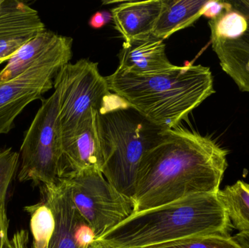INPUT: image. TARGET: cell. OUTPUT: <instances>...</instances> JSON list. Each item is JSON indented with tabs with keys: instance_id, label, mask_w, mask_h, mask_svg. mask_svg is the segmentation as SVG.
<instances>
[{
	"instance_id": "obj_18",
	"label": "cell",
	"mask_w": 249,
	"mask_h": 248,
	"mask_svg": "<svg viewBox=\"0 0 249 248\" xmlns=\"http://www.w3.org/2000/svg\"><path fill=\"white\" fill-rule=\"evenodd\" d=\"M152 248H241L228 236L206 235L190 237Z\"/></svg>"
},
{
	"instance_id": "obj_1",
	"label": "cell",
	"mask_w": 249,
	"mask_h": 248,
	"mask_svg": "<svg viewBox=\"0 0 249 248\" xmlns=\"http://www.w3.org/2000/svg\"><path fill=\"white\" fill-rule=\"evenodd\" d=\"M228 151L214 140L178 126L162 131L141 161L135 214L198 194L218 193Z\"/></svg>"
},
{
	"instance_id": "obj_8",
	"label": "cell",
	"mask_w": 249,
	"mask_h": 248,
	"mask_svg": "<svg viewBox=\"0 0 249 248\" xmlns=\"http://www.w3.org/2000/svg\"><path fill=\"white\" fill-rule=\"evenodd\" d=\"M72 42L71 38L59 35L55 43L24 73L0 83V135L8 133L25 107L42 99V95L54 87L58 71L72 56Z\"/></svg>"
},
{
	"instance_id": "obj_16",
	"label": "cell",
	"mask_w": 249,
	"mask_h": 248,
	"mask_svg": "<svg viewBox=\"0 0 249 248\" xmlns=\"http://www.w3.org/2000/svg\"><path fill=\"white\" fill-rule=\"evenodd\" d=\"M59 35L45 30L26 42L0 71V83L10 81L24 73L58 39Z\"/></svg>"
},
{
	"instance_id": "obj_3",
	"label": "cell",
	"mask_w": 249,
	"mask_h": 248,
	"mask_svg": "<svg viewBox=\"0 0 249 248\" xmlns=\"http://www.w3.org/2000/svg\"><path fill=\"white\" fill-rule=\"evenodd\" d=\"M105 78L111 92L163 131L180 125L192 111L216 92L210 68L202 65L175 66L147 77L117 69Z\"/></svg>"
},
{
	"instance_id": "obj_27",
	"label": "cell",
	"mask_w": 249,
	"mask_h": 248,
	"mask_svg": "<svg viewBox=\"0 0 249 248\" xmlns=\"http://www.w3.org/2000/svg\"><path fill=\"white\" fill-rule=\"evenodd\" d=\"M247 1V4H249V0H246Z\"/></svg>"
},
{
	"instance_id": "obj_26",
	"label": "cell",
	"mask_w": 249,
	"mask_h": 248,
	"mask_svg": "<svg viewBox=\"0 0 249 248\" xmlns=\"http://www.w3.org/2000/svg\"><path fill=\"white\" fill-rule=\"evenodd\" d=\"M16 248V247L13 240L10 241L8 238H7V240L4 241V244H3L2 248Z\"/></svg>"
},
{
	"instance_id": "obj_12",
	"label": "cell",
	"mask_w": 249,
	"mask_h": 248,
	"mask_svg": "<svg viewBox=\"0 0 249 248\" xmlns=\"http://www.w3.org/2000/svg\"><path fill=\"white\" fill-rule=\"evenodd\" d=\"M174 66L167 57L163 40L150 34L124 41L117 69L124 74L147 77L165 72Z\"/></svg>"
},
{
	"instance_id": "obj_22",
	"label": "cell",
	"mask_w": 249,
	"mask_h": 248,
	"mask_svg": "<svg viewBox=\"0 0 249 248\" xmlns=\"http://www.w3.org/2000/svg\"><path fill=\"white\" fill-rule=\"evenodd\" d=\"M13 243L16 248H27L29 243V236L27 232L24 230H20L18 232L15 234L13 238Z\"/></svg>"
},
{
	"instance_id": "obj_19",
	"label": "cell",
	"mask_w": 249,
	"mask_h": 248,
	"mask_svg": "<svg viewBox=\"0 0 249 248\" xmlns=\"http://www.w3.org/2000/svg\"><path fill=\"white\" fill-rule=\"evenodd\" d=\"M19 157L11 148L0 151V205L5 203L7 189L18 167Z\"/></svg>"
},
{
	"instance_id": "obj_9",
	"label": "cell",
	"mask_w": 249,
	"mask_h": 248,
	"mask_svg": "<svg viewBox=\"0 0 249 248\" xmlns=\"http://www.w3.org/2000/svg\"><path fill=\"white\" fill-rule=\"evenodd\" d=\"M64 180L76 210L96 240L135 214L133 198L119 192L102 172H87Z\"/></svg>"
},
{
	"instance_id": "obj_7",
	"label": "cell",
	"mask_w": 249,
	"mask_h": 248,
	"mask_svg": "<svg viewBox=\"0 0 249 248\" xmlns=\"http://www.w3.org/2000/svg\"><path fill=\"white\" fill-rule=\"evenodd\" d=\"M59 94L55 90L48 99H42L32 125L20 147L19 182L31 181L35 185H51L61 180V138L58 128Z\"/></svg>"
},
{
	"instance_id": "obj_24",
	"label": "cell",
	"mask_w": 249,
	"mask_h": 248,
	"mask_svg": "<svg viewBox=\"0 0 249 248\" xmlns=\"http://www.w3.org/2000/svg\"><path fill=\"white\" fill-rule=\"evenodd\" d=\"M106 24V21H105V17H104L102 12H97V13H95L90 18V21H89V25L93 29H101Z\"/></svg>"
},
{
	"instance_id": "obj_11",
	"label": "cell",
	"mask_w": 249,
	"mask_h": 248,
	"mask_svg": "<svg viewBox=\"0 0 249 248\" xmlns=\"http://www.w3.org/2000/svg\"><path fill=\"white\" fill-rule=\"evenodd\" d=\"M96 112L74 138L61 148V179L87 172L102 173L103 158L96 128Z\"/></svg>"
},
{
	"instance_id": "obj_20",
	"label": "cell",
	"mask_w": 249,
	"mask_h": 248,
	"mask_svg": "<svg viewBox=\"0 0 249 248\" xmlns=\"http://www.w3.org/2000/svg\"><path fill=\"white\" fill-rule=\"evenodd\" d=\"M35 36H16L0 39V64L9 61L17 51Z\"/></svg>"
},
{
	"instance_id": "obj_15",
	"label": "cell",
	"mask_w": 249,
	"mask_h": 248,
	"mask_svg": "<svg viewBox=\"0 0 249 248\" xmlns=\"http://www.w3.org/2000/svg\"><path fill=\"white\" fill-rule=\"evenodd\" d=\"M46 30L39 13L23 1L0 0V39L36 36Z\"/></svg>"
},
{
	"instance_id": "obj_25",
	"label": "cell",
	"mask_w": 249,
	"mask_h": 248,
	"mask_svg": "<svg viewBox=\"0 0 249 248\" xmlns=\"http://www.w3.org/2000/svg\"><path fill=\"white\" fill-rule=\"evenodd\" d=\"M86 248H106L102 243H99V241H93V243H90L88 246Z\"/></svg>"
},
{
	"instance_id": "obj_10",
	"label": "cell",
	"mask_w": 249,
	"mask_h": 248,
	"mask_svg": "<svg viewBox=\"0 0 249 248\" xmlns=\"http://www.w3.org/2000/svg\"><path fill=\"white\" fill-rule=\"evenodd\" d=\"M231 3L232 9L209 20L211 42L222 70L241 92L249 93V4Z\"/></svg>"
},
{
	"instance_id": "obj_23",
	"label": "cell",
	"mask_w": 249,
	"mask_h": 248,
	"mask_svg": "<svg viewBox=\"0 0 249 248\" xmlns=\"http://www.w3.org/2000/svg\"><path fill=\"white\" fill-rule=\"evenodd\" d=\"M232 239L240 248H249V231L238 232Z\"/></svg>"
},
{
	"instance_id": "obj_6",
	"label": "cell",
	"mask_w": 249,
	"mask_h": 248,
	"mask_svg": "<svg viewBox=\"0 0 249 248\" xmlns=\"http://www.w3.org/2000/svg\"><path fill=\"white\" fill-rule=\"evenodd\" d=\"M54 87L59 94L58 122L62 148L106 105L112 92L97 63L87 59L64 66L55 77Z\"/></svg>"
},
{
	"instance_id": "obj_4",
	"label": "cell",
	"mask_w": 249,
	"mask_h": 248,
	"mask_svg": "<svg viewBox=\"0 0 249 248\" xmlns=\"http://www.w3.org/2000/svg\"><path fill=\"white\" fill-rule=\"evenodd\" d=\"M96 128L102 173L119 192L133 198L141 161L163 130L148 122L115 93L96 112Z\"/></svg>"
},
{
	"instance_id": "obj_5",
	"label": "cell",
	"mask_w": 249,
	"mask_h": 248,
	"mask_svg": "<svg viewBox=\"0 0 249 248\" xmlns=\"http://www.w3.org/2000/svg\"><path fill=\"white\" fill-rule=\"evenodd\" d=\"M40 189L42 200L24 208L31 217L30 248H86L96 241L94 233L76 210L64 179Z\"/></svg>"
},
{
	"instance_id": "obj_21",
	"label": "cell",
	"mask_w": 249,
	"mask_h": 248,
	"mask_svg": "<svg viewBox=\"0 0 249 248\" xmlns=\"http://www.w3.org/2000/svg\"><path fill=\"white\" fill-rule=\"evenodd\" d=\"M8 220L6 214L5 203L0 205V248H2L4 241L7 240Z\"/></svg>"
},
{
	"instance_id": "obj_14",
	"label": "cell",
	"mask_w": 249,
	"mask_h": 248,
	"mask_svg": "<svg viewBox=\"0 0 249 248\" xmlns=\"http://www.w3.org/2000/svg\"><path fill=\"white\" fill-rule=\"evenodd\" d=\"M208 0H163L152 35L164 39L191 26L204 14Z\"/></svg>"
},
{
	"instance_id": "obj_13",
	"label": "cell",
	"mask_w": 249,
	"mask_h": 248,
	"mask_svg": "<svg viewBox=\"0 0 249 248\" xmlns=\"http://www.w3.org/2000/svg\"><path fill=\"white\" fill-rule=\"evenodd\" d=\"M163 0L122 1L112 10L115 29L124 41L152 34Z\"/></svg>"
},
{
	"instance_id": "obj_2",
	"label": "cell",
	"mask_w": 249,
	"mask_h": 248,
	"mask_svg": "<svg viewBox=\"0 0 249 248\" xmlns=\"http://www.w3.org/2000/svg\"><path fill=\"white\" fill-rule=\"evenodd\" d=\"M218 193L198 194L136 213L96 241L106 248H152L199 236L231 237Z\"/></svg>"
},
{
	"instance_id": "obj_17",
	"label": "cell",
	"mask_w": 249,
	"mask_h": 248,
	"mask_svg": "<svg viewBox=\"0 0 249 248\" xmlns=\"http://www.w3.org/2000/svg\"><path fill=\"white\" fill-rule=\"evenodd\" d=\"M218 195L233 229L249 231V183L238 181L220 189Z\"/></svg>"
}]
</instances>
